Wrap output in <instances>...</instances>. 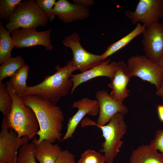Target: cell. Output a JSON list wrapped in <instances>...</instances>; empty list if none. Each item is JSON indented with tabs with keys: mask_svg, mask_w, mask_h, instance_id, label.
<instances>
[{
	"mask_svg": "<svg viewBox=\"0 0 163 163\" xmlns=\"http://www.w3.org/2000/svg\"><path fill=\"white\" fill-rule=\"evenodd\" d=\"M22 97L25 105L34 111L38 122L39 138L35 137L32 142L38 144L45 139L52 143L60 141L64 117L60 107L36 96Z\"/></svg>",
	"mask_w": 163,
	"mask_h": 163,
	"instance_id": "obj_1",
	"label": "cell"
},
{
	"mask_svg": "<svg viewBox=\"0 0 163 163\" xmlns=\"http://www.w3.org/2000/svg\"><path fill=\"white\" fill-rule=\"evenodd\" d=\"M56 71L48 75L43 81L34 86H28L22 96L35 95L47 100L56 105L61 97L66 96L73 85L71 75L75 71L71 60L66 65L61 67L57 65L54 68Z\"/></svg>",
	"mask_w": 163,
	"mask_h": 163,
	"instance_id": "obj_2",
	"label": "cell"
},
{
	"mask_svg": "<svg viewBox=\"0 0 163 163\" xmlns=\"http://www.w3.org/2000/svg\"><path fill=\"white\" fill-rule=\"evenodd\" d=\"M5 85L13 101L11 111L5 117L8 128L15 131L19 138L27 136L33 139L39 130L38 122L34 111L25 105L22 97L15 92L9 81Z\"/></svg>",
	"mask_w": 163,
	"mask_h": 163,
	"instance_id": "obj_3",
	"label": "cell"
},
{
	"mask_svg": "<svg viewBox=\"0 0 163 163\" xmlns=\"http://www.w3.org/2000/svg\"><path fill=\"white\" fill-rule=\"evenodd\" d=\"M49 20L46 15L33 0H25L19 4L5 25L10 32L21 28H36L45 27Z\"/></svg>",
	"mask_w": 163,
	"mask_h": 163,
	"instance_id": "obj_4",
	"label": "cell"
},
{
	"mask_svg": "<svg viewBox=\"0 0 163 163\" xmlns=\"http://www.w3.org/2000/svg\"><path fill=\"white\" fill-rule=\"evenodd\" d=\"M124 115L121 113H117L107 124L97 126L101 129L104 138V141L101 144L102 148L99 152L104 153L106 163H113L123 142L121 139L127 129Z\"/></svg>",
	"mask_w": 163,
	"mask_h": 163,
	"instance_id": "obj_5",
	"label": "cell"
},
{
	"mask_svg": "<svg viewBox=\"0 0 163 163\" xmlns=\"http://www.w3.org/2000/svg\"><path fill=\"white\" fill-rule=\"evenodd\" d=\"M132 77H137L144 81L160 88L163 79V69L157 63L149 59L145 55H136L129 57L127 64Z\"/></svg>",
	"mask_w": 163,
	"mask_h": 163,
	"instance_id": "obj_6",
	"label": "cell"
},
{
	"mask_svg": "<svg viewBox=\"0 0 163 163\" xmlns=\"http://www.w3.org/2000/svg\"><path fill=\"white\" fill-rule=\"evenodd\" d=\"M80 40L79 35L74 32L65 37L62 43L72 52L71 60L72 66L75 70L82 73L99 65L104 60L102 59L101 55L92 54L86 50L81 44Z\"/></svg>",
	"mask_w": 163,
	"mask_h": 163,
	"instance_id": "obj_7",
	"label": "cell"
},
{
	"mask_svg": "<svg viewBox=\"0 0 163 163\" xmlns=\"http://www.w3.org/2000/svg\"><path fill=\"white\" fill-rule=\"evenodd\" d=\"M125 15L133 24L141 23L147 27L163 17V0H139L135 11L127 10Z\"/></svg>",
	"mask_w": 163,
	"mask_h": 163,
	"instance_id": "obj_8",
	"label": "cell"
},
{
	"mask_svg": "<svg viewBox=\"0 0 163 163\" xmlns=\"http://www.w3.org/2000/svg\"><path fill=\"white\" fill-rule=\"evenodd\" d=\"M0 132V161L7 163H17V156L20 148L29 142L27 136L19 138L17 133L12 129L8 130L5 118L3 117Z\"/></svg>",
	"mask_w": 163,
	"mask_h": 163,
	"instance_id": "obj_9",
	"label": "cell"
},
{
	"mask_svg": "<svg viewBox=\"0 0 163 163\" xmlns=\"http://www.w3.org/2000/svg\"><path fill=\"white\" fill-rule=\"evenodd\" d=\"M96 97L99 103V112L97 121L95 122L86 118L82 122V127L89 125L102 126L108 123L112 117L118 113L124 115L127 113V107L112 99L107 91L98 90L96 93Z\"/></svg>",
	"mask_w": 163,
	"mask_h": 163,
	"instance_id": "obj_10",
	"label": "cell"
},
{
	"mask_svg": "<svg viewBox=\"0 0 163 163\" xmlns=\"http://www.w3.org/2000/svg\"><path fill=\"white\" fill-rule=\"evenodd\" d=\"M52 30L38 31L36 28L19 29L11 32L14 47L18 49L42 46L47 50H52L53 47L51 43L50 36Z\"/></svg>",
	"mask_w": 163,
	"mask_h": 163,
	"instance_id": "obj_11",
	"label": "cell"
},
{
	"mask_svg": "<svg viewBox=\"0 0 163 163\" xmlns=\"http://www.w3.org/2000/svg\"><path fill=\"white\" fill-rule=\"evenodd\" d=\"M142 34L141 43L145 55L158 63L163 56V22H158L145 27Z\"/></svg>",
	"mask_w": 163,
	"mask_h": 163,
	"instance_id": "obj_12",
	"label": "cell"
},
{
	"mask_svg": "<svg viewBox=\"0 0 163 163\" xmlns=\"http://www.w3.org/2000/svg\"><path fill=\"white\" fill-rule=\"evenodd\" d=\"M72 108H78V110L69 119L66 132L60 142H63L73 137V135L78 123L86 114L96 116L99 114V108L97 100H92L85 97L75 101L71 106Z\"/></svg>",
	"mask_w": 163,
	"mask_h": 163,
	"instance_id": "obj_13",
	"label": "cell"
},
{
	"mask_svg": "<svg viewBox=\"0 0 163 163\" xmlns=\"http://www.w3.org/2000/svg\"><path fill=\"white\" fill-rule=\"evenodd\" d=\"M132 78L127 66L124 62H117L114 77L107 86L111 89L109 94L115 101L123 104L124 100L129 96L130 90L127 86Z\"/></svg>",
	"mask_w": 163,
	"mask_h": 163,
	"instance_id": "obj_14",
	"label": "cell"
},
{
	"mask_svg": "<svg viewBox=\"0 0 163 163\" xmlns=\"http://www.w3.org/2000/svg\"><path fill=\"white\" fill-rule=\"evenodd\" d=\"M53 12L60 20L66 24L85 19L90 15L88 8L76 3H71L67 0L56 2Z\"/></svg>",
	"mask_w": 163,
	"mask_h": 163,
	"instance_id": "obj_15",
	"label": "cell"
},
{
	"mask_svg": "<svg viewBox=\"0 0 163 163\" xmlns=\"http://www.w3.org/2000/svg\"><path fill=\"white\" fill-rule=\"evenodd\" d=\"M117 63L109 59L104 61L99 65L84 72L72 75L70 77L73 82V85L71 90V93L73 94L76 88L80 84L93 78L105 76L109 78L110 79L112 78L115 74Z\"/></svg>",
	"mask_w": 163,
	"mask_h": 163,
	"instance_id": "obj_16",
	"label": "cell"
},
{
	"mask_svg": "<svg viewBox=\"0 0 163 163\" xmlns=\"http://www.w3.org/2000/svg\"><path fill=\"white\" fill-rule=\"evenodd\" d=\"M34 155L39 163H54L62 151L61 148L45 139L38 144H34Z\"/></svg>",
	"mask_w": 163,
	"mask_h": 163,
	"instance_id": "obj_17",
	"label": "cell"
},
{
	"mask_svg": "<svg viewBox=\"0 0 163 163\" xmlns=\"http://www.w3.org/2000/svg\"><path fill=\"white\" fill-rule=\"evenodd\" d=\"M129 163H163V155L149 145H143L133 151Z\"/></svg>",
	"mask_w": 163,
	"mask_h": 163,
	"instance_id": "obj_18",
	"label": "cell"
},
{
	"mask_svg": "<svg viewBox=\"0 0 163 163\" xmlns=\"http://www.w3.org/2000/svg\"><path fill=\"white\" fill-rule=\"evenodd\" d=\"M145 28V26L140 23L136 24L134 29L127 35L117 41L109 45L102 54L103 60L127 45L134 39L142 34Z\"/></svg>",
	"mask_w": 163,
	"mask_h": 163,
	"instance_id": "obj_19",
	"label": "cell"
},
{
	"mask_svg": "<svg viewBox=\"0 0 163 163\" xmlns=\"http://www.w3.org/2000/svg\"><path fill=\"white\" fill-rule=\"evenodd\" d=\"M14 47L11 33L4 27L2 21L0 22V64L11 58V52Z\"/></svg>",
	"mask_w": 163,
	"mask_h": 163,
	"instance_id": "obj_20",
	"label": "cell"
},
{
	"mask_svg": "<svg viewBox=\"0 0 163 163\" xmlns=\"http://www.w3.org/2000/svg\"><path fill=\"white\" fill-rule=\"evenodd\" d=\"M26 64L21 56L11 57L0 67V82L8 77H11L19 69Z\"/></svg>",
	"mask_w": 163,
	"mask_h": 163,
	"instance_id": "obj_21",
	"label": "cell"
},
{
	"mask_svg": "<svg viewBox=\"0 0 163 163\" xmlns=\"http://www.w3.org/2000/svg\"><path fill=\"white\" fill-rule=\"evenodd\" d=\"M29 66L26 65L18 70L11 78L9 82L15 92L20 95L26 91L28 86L26 81L28 77Z\"/></svg>",
	"mask_w": 163,
	"mask_h": 163,
	"instance_id": "obj_22",
	"label": "cell"
},
{
	"mask_svg": "<svg viewBox=\"0 0 163 163\" xmlns=\"http://www.w3.org/2000/svg\"><path fill=\"white\" fill-rule=\"evenodd\" d=\"M34 148L32 142L23 145L18 152L17 163H37L34 155Z\"/></svg>",
	"mask_w": 163,
	"mask_h": 163,
	"instance_id": "obj_23",
	"label": "cell"
},
{
	"mask_svg": "<svg viewBox=\"0 0 163 163\" xmlns=\"http://www.w3.org/2000/svg\"><path fill=\"white\" fill-rule=\"evenodd\" d=\"M12 103V98L6 89L5 84L0 82V111L3 117H6L9 114Z\"/></svg>",
	"mask_w": 163,
	"mask_h": 163,
	"instance_id": "obj_24",
	"label": "cell"
},
{
	"mask_svg": "<svg viewBox=\"0 0 163 163\" xmlns=\"http://www.w3.org/2000/svg\"><path fill=\"white\" fill-rule=\"evenodd\" d=\"M22 0H0V18L7 22L14 12L16 7Z\"/></svg>",
	"mask_w": 163,
	"mask_h": 163,
	"instance_id": "obj_25",
	"label": "cell"
},
{
	"mask_svg": "<svg viewBox=\"0 0 163 163\" xmlns=\"http://www.w3.org/2000/svg\"><path fill=\"white\" fill-rule=\"evenodd\" d=\"M104 155L100 152L91 149H88L81 155V158L77 163H104Z\"/></svg>",
	"mask_w": 163,
	"mask_h": 163,
	"instance_id": "obj_26",
	"label": "cell"
},
{
	"mask_svg": "<svg viewBox=\"0 0 163 163\" xmlns=\"http://www.w3.org/2000/svg\"><path fill=\"white\" fill-rule=\"evenodd\" d=\"M56 1V0H37L35 2L45 14L49 21H52L56 16L53 12V9Z\"/></svg>",
	"mask_w": 163,
	"mask_h": 163,
	"instance_id": "obj_27",
	"label": "cell"
},
{
	"mask_svg": "<svg viewBox=\"0 0 163 163\" xmlns=\"http://www.w3.org/2000/svg\"><path fill=\"white\" fill-rule=\"evenodd\" d=\"M149 145L152 148L160 151L163 155V129L156 131L154 137Z\"/></svg>",
	"mask_w": 163,
	"mask_h": 163,
	"instance_id": "obj_28",
	"label": "cell"
},
{
	"mask_svg": "<svg viewBox=\"0 0 163 163\" xmlns=\"http://www.w3.org/2000/svg\"><path fill=\"white\" fill-rule=\"evenodd\" d=\"M54 163H77L75 155L67 150H62Z\"/></svg>",
	"mask_w": 163,
	"mask_h": 163,
	"instance_id": "obj_29",
	"label": "cell"
},
{
	"mask_svg": "<svg viewBox=\"0 0 163 163\" xmlns=\"http://www.w3.org/2000/svg\"><path fill=\"white\" fill-rule=\"evenodd\" d=\"M74 3L80 5L85 8H89L94 4V2L92 0H74Z\"/></svg>",
	"mask_w": 163,
	"mask_h": 163,
	"instance_id": "obj_30",
	"label": "cell"
},
{
	"mask_svg": "<svg viewBox=\"0 0 163 163\" xmlns=\"http://www.w3.org/2000/svg\"><path fill=\"white\" fill-rule=\"evenodd\" d=\"M157 111L160 120L163 123V105H158L157 107Z\"/></svg>",
	"mask_w": 163,
	"mask_h": 163,
	"instance_id": "obj_31",
	"label": "cell"
},
{
	"mask_svg": "<svg viewBox=\"0 0 163 163\" xmlns=\"http://www.w3.org/2000/svg\"><path fill=\"white\" fill-rule=\"evenodd\" d=\"M156 94L157 96L163 98V79L160 88L156 91Z\"/></svg>",
	"mask_w": 163,
	"mask_h": 163,
	"instance_id": "obj_32",
	"label": "cell"
},
{
	"mask_svg": "<svg viewBox=\"0 0 163 163\" xmlns=\"http://www.w3.org/2000/svg\"><path fill=\"white\" fill-rule=\"evenodd\" d=\"M157 63L159 66L163 69V56Z\"/></svg>",
	"mask_w": 163,
	"mask_h": 163,
	"instance_id": "obj_33",
	"label": "cell"
},
{
	"mask_svg": "<svg viewBox=\"0 0 163 163\" xmlns=\"http://www.w3.org/2000/svg\"><path fill=\"white\" fill-rule=\"evenodd\" d=\"M0 163H7L3 161H0Z\"/></svg>",
	"mask_w": 163,
	"mask_h": 163,
	"instance_id": "obj_34",
	"label": "cell"
},
{
	"mask_svg": "<svg viewBox=\"0 0 163 163\" xmlns=\"http://www.w3.org/2000/svg\"></svg>",
	"mask_w": 163,
	"mask_h": 163,
	"instance_id": "obj_35",
	"label": "cell"
}]
</instances>
